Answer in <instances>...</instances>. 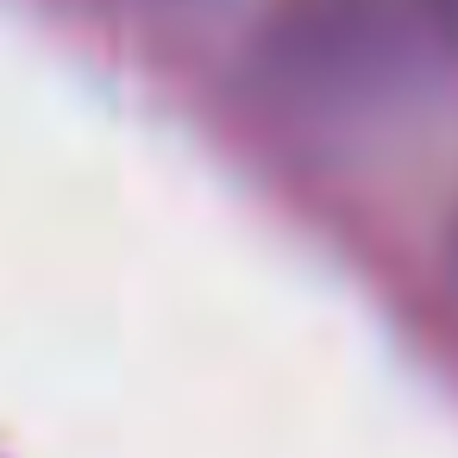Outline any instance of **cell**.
Wrapping results in <instances>:
<instances>
[{"label": "cell", "instance_id": "cell-1", "mask_svg": "<svg viewBox=\"0 0 458 458\" xmlns=\"http://www.w3.org/2000/svg\"><path fill=\"white\" fill-rule=\"evenodd\" d=\"M239 64L289 120H377L458 76V0H258Z\"/></svg>", "mask_w": 458, "mask_h": 458}, {"label": "cell", "instance_id": "cell-2", "mask_svg": "<svg viewBox=\"0 0 458 458\" xmlns=\"http://www.w3.org/2000/svg\"><path fill=\"white\" fill-rule=\"evenodd\" d=\"M439 245H445V270H452V283H458V201H452V214H445V233H439Z\"/></svg>", "mask_w": 458, "mask_h": 458}, {"label": "cell", "instance_id": "cell-3", "mask_svg": "<svg viewBox=\"0 0 458 458\" xmlns=\"http://www.w3.org/2000/svg\"><path fill=\"white\" fill-rule=\"evenodd\" d=\"M145 7H189V0H145Z\"/></svg>", "mask_w": 458, "mask_h": 458}]
</instances>
